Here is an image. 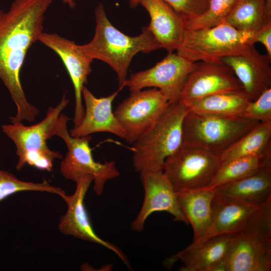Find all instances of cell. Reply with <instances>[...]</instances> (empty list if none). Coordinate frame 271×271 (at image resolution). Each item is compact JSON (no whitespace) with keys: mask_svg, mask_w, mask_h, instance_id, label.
Wrapping results in <instances>:
<instances>
[{"mask_svg":"<svg viewBox=\"0 0 271 271\" xmlns=\"http://www.w3.org/2000/svg\"><path fill=\"white\" fill-rule=\"evenodd\" d=\"M53 0H14L9 10L0 9V79L17 107L11 123L33 122L39 114L27 100L20 72L27 52L43 32L45 14Z\"/></svg>","mask_w":271,"mask_h":271,"instance_id":"cell-1","label":"cell"},{"mask_svg":"<svg viewBox=\"0 0 271 271\" xmlns=\"http://www.w3.org/2000/svg\"><path fill=\"white\" fill-rule=\"evenodd\" d=\"M96 27L92 39L80 45L92 59L107 64L117 76L119 88L125 87L128 69L133 57L138 53H148L159 48L160 44L148 29L143 28L138 36L130 37L115 28L107 18L103 5L95 9Z\"/></svg>","mask_w":271,"mask_h":271,"instance_id":"cell-2","label":"cell"},{"mask_svg":"<svg viewBox=\"0 0 271 271\" xmlns=\"http://www.w3.org/2000/svg\"><path fill=\"white\" fill-rule=\"evenodd\" d=\"M189 110L179 100L170 103L157 122L132 144L137 172L163 171L166 159L183 143V123Z\"/></svg>","mask_w":271,"mask_h":271,"instance_id":"cell-3","label":"cell"},{"mask_svg":"<svg viewBox=\"0 0 271 271\" xmlns=\"http://www.w3.org/2000/svg\"><path fill=\"white\" fill-rule=\"evenodd\" d=\"M68 103L69 100L64 95L57 106L49 107L45 117L36 124L27 126L17 122L2 125L3 131L16 146L17 170L28 164L51 172L54 161L63 159L60 152L49 148L47 141L56 135L59 116Z\"/></svg>","mask_w":271,"mask_h":271,"instance_id":"cell-4","label":"cell"},{"mask_svg":"<svg viewBox=\"0 0 271 271\" xmlns=\"http://www.w3.org/2000/svg\"><path fill=\"white\" fill-rule=\"evenodd\" d=\"M254 33L238 30L225 21L209 28L186 29L176 53L191 63L222 62L254 45Z\"/></svg>","mask_w":271,"mask_h":271,"instance_id":"cell-5","label":"cell"},{"mask_svg":"<svg viewBox=\"0 0 271 271\" xmlns=\"http://www.w3.org/2000/svg\"><path fill=\"white\" fill-rule=\"evenodd\" d=\"M259 122L240 115L200 114L189 110L183 123V142L220 155Z\"/></svg>","mask_w":271,"mask_h":271,"instance_id":"cell-6","label":"cell"},{"mask_svg":"<svg viewBox=\"0 0 271 271\" xmlns=\"http://www.w3.org/2000/svg\"><path fill=\"white\" fill-rule=\"evenodd\" d=\"M70 118L61 113L58 121L56 136L61 138L67 147L68 152L60 164V172L68 180L76 182L79 178L91 175L93 177V190L100 195L106 182L120 176L114 161L96 162L89 146V136L72 137L67 127Z\"/></svg>","mask_w":271,"mask_h":271,"instance_id":"cell-7","label":"cell"},{"mask_svg":"<svg viewBox=\"0 0 271 271\" xmlns=\"http://www.w3.org/2000/svg\"><path fill=\"white\" fill-rule=\"evenodd\" d=\"M221 163L219 155L183 142L165 162L163 172L176 192L207 187Z\"/></svg>","mask_w":271,"mask_h":271,"instance_id":"cell-8","label":"cell"},{"mask_svg":"<svg viewBox=\"0 0 271 271\" xmlns=\"http://www.w3.org/2000/svg\"><path fill=\"white\" fill-rule=\"evenodd\" d=\"M169 104L156 88L130 92L114 111L124 131V140L132 145L157 122Z\"/></svg>","mask_w":271,"mask_h":271,"instance_id":"cell-9","label":"cell"},{"mask_svg":"<svg viewBox=\"0 0 271 271\" xmlns=\"http://www.w3.org/2000/svg\"><path fill=\"white\" fill-rule=\"evenodd\" d=\"M194 63L177 53L168 55L152 67L131 75L127 78L125 86L130 92L154 87L160 90L170 103L178 100L187 77Z\"/></svg>","mask_w":271,"mask_h":271,"instance_id":"cell-10","label":"cell"},{"mask_svg":"<svg viewBox=\"0 0 271 271\" xmlns=\"http://www.w3.org/2000/svg\"><path fill=\"white\" fill-rule=\"evenodd\" d=\"M243 90L232 70L222 62H194L178 100L188 107L216 93Z\"/></svg>","mask_w":271,"mask_h":271,"instance_id":"cell-11","label":"cell"},{"mask_svg":"<svg viewBox=\"0 0 271 271\" xmlns=\"http://www.w3.org/2000/svg\"><path fill=\"white\" fill-rule=\"evenodd\" d=\"M93 177L86 175L75 182L76 187L71 195H66L63 199L67 205V210L60 219L58 228L65 235L101 245L115 253L122 261L130 268L129 262L122 250L113 244L103 240L94 231L84 206V198Z\"/></svg>","mask_w":271,"mask_h":271,"instance_id":"cell-12","label":"cell"},{"mask_svg":"<svg viewBox=\"0 0 271 271\" xmlns=\"http://www.w3.org/2000/svg\"><path fill=\"white\" fill-rule=\"evenodd\" d=\"M38 41L59 56L71 79L75 100L73 127H76L84 115L82 90L92 71L91 63L93 59L83 51L80 45L56 33L42 32L39 36Z\"/></svg>","mask_w":271,"mask_h":271,"instance_id":"cell-13","label":"cell"},{"mask_svg":"<svg viewBox=\"0 0 271 271\" xmlns=\"http://www.w3.org/2000/svg\"><path fill=\"white\" fill-rule=\"evenodd\" d=\"M140 173L145 190L144 199L139 213L131 224V230L143 231L146 219L157 211H166L173 216L175 221L189 224L179 206L176 192L164 172L142 171Z\"/></svg>","mask_w":271,"mask_h":271,"instance_id":"cell-14","label":"cell"},{"mask_svg":"<svg viewBox=\"0 0 271 271\" xmlns=\"http://www.w3.org/2000/svg\"><path fill=\"white\" fill-rule=\"evenodd\" d=\"M228 66L251 101L271 88V58L251 46L243 52L221 61Z\"/></svg>","mask_w":271,"mask_h":271,"instance_id":"cell-15","label":"cell"},{"mask_svg":"<svg viewBox=\"0 0 271 271\" xmlns=\"http://www.w3.org/2000/svg\"><path fill=\"white\" fill-rule=\"evenodd\" d=\"M122 88L106 97L97 98L84 85L82 90L84 115L78 125L69 131L74 137L100 132L112 133L125 139V132L112 111V102Z\"/></svg>","mask_w":271,"mask_h":271,"instance_id":"cell-16","label":"cell"},{"mask_svg":"<svg viewBox=\"0 0 271 271\" xmlns=\"http://www.w3.org/2000/svg\"><path fill=\"white\" fill-rule=\"evenodd\" d=\"M220 194L251 207H258L271 199V152L263 159L253 173L215 188Z\"/></svg>","mask_w":271,"mask_h":271,"instance_id":"cell-17","label":"cell"},{"mask_svg":"<svg viewBox=\"0 0 271 271\" xmlns=\"http://www.w3.org/2000/svg\"><path fill=\"white\" fill-rule=\"evenodd\" d=\"M139 4L150 16L147 27L161 48L168 52L176 50L183 39L184 20L164 0H140Z\"/></svg>","mask_w":271,"mask_h":271,"instance_id":"cell-18","label":"cell"},{"mask_svg":"<svg viewBox=\"0 0 271 271\" xmlns=\"http://www.w3.org/2000/svg\"><path fill=\"white\" fill-rule=\"evenodd\" d=\"M256 207L243 204L215 190L211 204L210 226L202 237L193 241L190 245H197L214 236L241 231L248 217Z\"/></svg>","mask_w":271,"mask_h":271,"instance_id":"cell-19","label":"cell"},{"mask_svg":"<svg viewBox=\"0 0 271 271\" xmlns=\"http://www.w3.org/2000/svg\"><path fill=\"white\" fill-rule=\"evenodd\" d=\"M224 258L227 271H269L271 269V248L241 231L233 234Z\"/></svg>","mask_w":271,"mask_h":271,"instance_id":"cell-20","label":"cell"},{"mask_svg":"<svg viewBox=\"0 0 271 271\" xmlns=\"http://www.w3.org/2000/svg\"><path fill=\"white\" fill-rule=\"evenodd\" d=\"M233 234L218 235L197 245H189L166 258L163 265L171 268L176 261L180 260L183 263L179 268L180 271H208L213 264L224 257Z\"/></svg>","mask_w":271,"mask_h":271,"instance_id":"cell-21","label":"cell"},{"mask_svg":"<svg viewBox=\"0 0 271 271\" xmlns=\"http://www.w3.org/2000/svg\"><path fill=\"white\" fill-rule=\"evenodd\" d=\"M176 192L180 208L192 227L193 241H196L205 234L210 226L215 189L206 187Z\"/></svg>","mask_w":271,"mask_h":271,"instance_id":"cell-22","label":"cell"},{"mask_svg":"<svg viewBox=\"0 0 271 271\" xmlns=\"http://www.w3.org/2000/svg\"><path fill=\"white\" fill-rule=\"evenodd\" d=\"M225 21L238 30L254 33L271 22V0H237Z\"/></svg>","mask_w":271,"mask_h":271,"instance_id":"cell-23","label":"cell"},{"mask_svg":"<svg viewBox=\"0 0 271 271\" xmlns=\"http://www.w3.org/2000/svg\"><path fill=\"white\" fill-rule=\"evenodd\" d=\"M271 152V122H259L220 154L221 162L235 158H263Z\"/></svg>","mask_w":271,"mask_h":271,"instance_id":"cell-24","label":"cell"},{"mask_svg":"<svg viewBox=\"0 0 271 271\" xmlns=\"http://www.w3.org/2000/svg\"><path fill=\"white\" fill-rule=\"evenodd\" d=\"M251 101L243 90L216 93L189 107L190 111L223 116L240 115Z\"/></svg>","mask_w":271,"mask_h":271,"instance_id":"cell-25","label":"cell"},{"mask_svg":"<svg viewBox=\"0 0 271 271\" xmlns=\"http://www.w3.org/2000/svg\"><path fill=\"white\" fill-rule=\"evenodd\" d=\"M263 158L241 157L221 162L212 180L207 187L215 189L253 173L261 165Z\"/></svg>","mask_w":271,"mask_h":271,"instance_id":"cell-26","label":"cell"},{"mask_svg":"<svg viewBox=\"0 0 271 271\" xmlns=\"http://www.w3.org/2000/svg\"><path fill=\"white\" fill-rule=\"evenodd\" d=\"M240 231L259 243L271 248V199L252 211Z\"/></svg>","mask_w":271,"mask_h":271,"instance_id":"cell-27","label":"cell"},{"mask_svg":"<svg viewBox=\"0 0 271 271\" xmlns=\"http://www.w3.org/2000/svg\"><path fill=\"white\" fill-rule=\"evenodd\" d=\"M21 191H40L55 194L64 199L67 194L61 188L51 185L47 181L35 183L21 180L13 174L0 170V202L8 196Z\"/></svg>","mask_w":271,"mask_h":271,"instance_id":"cell-28","label":"cell"},{"mask_svg":"<svg viewBox=\"0 0 271 271\" xmlns=\"http://www.w3.org/2000/svg\"><path fill=\"white\" fill-rule=\"evenodd\" d=\"M237 0H210L202 15L184 20L185 29L197 30L211 28L224 22Z\"/></svg>","mask_w":271,"mask_h":271,"instance_id":"cell-29","label":"cell"},{"mask_svg":"<svg viewBox=\"0 0 271 271\" xmlns=\"http://www.w3.org/2000/svg\"><path fill=\"white\" fill-rule=\"evenodd\" d=\"M240 116L259 122H271V88L250 101Z\"/></svg>","mask_w":271,"mask_h":271,"instance_id":"cell-30","label":"cell"},{"mask_svg":"<svg viewBox=\"0 0 271 271\" xmlns=\"http://www.w3.org/2000/svg\"><path fill=\"white\" fill-rule=\"evenodd\" d=\"M184 20L199 16L207 9L210 0H164Z\"/></svg>","mask_w":271,"mask_h":271,"instance_id":"cell-31","label":"cell"},{"mask_svg":"<svg viewBox=\"0 0 271 271\" xmlns=\"http://www.w3.org/2000/svg\"><path fill=\"white\" fill-rule=\"evenodd\" d=\"M253 42L262 44L265 48L266 54L271 58V22L254 33Z\"/></svg>","mask_w":271,"mask_h":271,"instance_id":"cell-32","label":"cell"},{"mask_svg":"<svg viewBox=\"0 0 271 271\" xmlns=\"http://www.w3.org/2000/svg\"><path fill=\"white\" fill-rule=\"evenodd\" d=\"M208 271H227L224 258L215 262L209 267Z\"/></svg>","mask_w":271,"mask_h":271,"instance_id":"cell-33","label":"cell"},{"mask_svg":"<svg viewBox=\"0 0 271 271\" xmlns=\"http://www.w3.org/2000/svg\"><path fill=\"white\" fill-rule=\"evenodd\" d=\"M62 1L67 5L70 9H73L76 6L75 0H62Z\"/></svg>","mask_w":271,"mask_h":271,"instance_id":"cell-34","label":"cell"},{"mask_svg":"<svg viewBox=\"0 0 271 271\" xmlns=\"http://www.w3.org/2000/svg\"><path fill=\"white\" fill-rule=\"evenodd\" d=\"M140 0H129V5L131 8L136 7L140 3Z\"/></svg>","mask_w":271,"mask_h":271,"instance_id":"cell-35","label":"cell"}]
</instances>
